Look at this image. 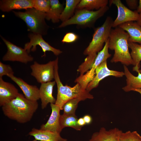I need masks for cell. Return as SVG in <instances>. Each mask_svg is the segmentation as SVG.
I'll return each mask as SVG.
<instances>
[{
  "label": "cell",
  "instance_id": "obj_1",
  "mask_svg": "<svg viewBox=\"0 0 141 141\" xmlns=\"http://www.w3.org/2000/svg\"><path fill=\"white\" fill-rule=\"evenodd\" d=\"M38 106L37 101L29 100L19 93L16 98L2 107L6 116L19 123L24 124L31 120Z\"/></svg>",
  "mask_w": 141,
  "mask_h": 141
},
{
  "label": "cell",
  "instance_id": "obj_2",
  "mask_svg": "<svg viewBox=\"0 0 141 141\" xmlns=\"http://www.w3.org/2000/svg\"><path fill=\"white\" fill-rule=\"evenodd\" d=\"M128 33L119 27L111 29L109 37V49L114 53L110 60L112 63L120 62L126 66L133 64L128 50Z\"/></svg>",
  "mask_w": 141,
  "mask_h": 141
},
{
  "label": "cell",
  "instance_id": "obj_3",
  "mask_svg": "<svg viewBox=\"0 0 141 141\" xmlns=\"http://www.w3.org/2000/svg\"><path fill=\"white\" fill-rule=\"evenodd\" d=\"M55 61L54 79L57 85V93L55 104L59 107L61 110L63 109L64 104L72 99L79 97L85 99L93 98V96L86 90L83 89L78 83H77L73 87L64 85L60 80L58 74V57L55 60Z\"/></svg>",
  "mask_w": 141,
  "mask_h": 141
},
{
  "label": "cell",
  "instance_id": "obj_4",
  "mask_svg": "<svg viewBox=\"0 0 141 141\" xmlns=\"http://www.w3.org/2000/svg\"><path fill=\"white\" fill-rule=\"evenodd\" d=\"M15 16L22 20L26 23L27 31L36 34L45 35L49 26L45 21V13L30 8L24 12L13 10Z\"/></svg>",
  "mask_w": 141,
  "mask_h": 141
},
{
  "label": "cell",
  "instance_id": "obj_5",
  "mask_svg": "<svg viewBox=\"0 0 141 141\" xmlns=\"http://www.w3.org/2000/svg\"><path fill=\"white\" fill-rule=\"evenodd\" d=\"M109 9V7L107 6L96 11L85 8L77 9L72 17L62 22L58 28H63L72 25H76L82 27H92L96 21L102 16Z\"/></svg>",
  "mask_w": 141,
  "mask_h": 141
},
{
  "label": "cell",
  "instance_id": "obj_6",
  "mask_svg": "<svg viewBox=\"0 0 141 141\" xmlns=\"http://www.w3.org/2000/svg\"><path fill=\"white\" fill-rule=\"evenodd\" d=\"M113 21L111 17L108 16L103 24L95 29L91 42L84 51V55L97 54L102 49L109 38Z\"/></svg>",
  "mask_w": 141,
  "mask_h": 141
},
{
  "label": "cell",
  "instance_id": "obj_7",
  "mask_svg": "<svg viewBox=\"0 0 141 141\" xmlns=\"http://www.w3.org/2000/svg\"><path fill=\"white\" fill-rule=\"evenodd\" d=\"M5 44L7 51L2 57L4 61H17L26 64L33 61V57L24 48L17 46L1 36Z\"/></svg>",
  "mask_w": 141,
  "mask_h": 141
},
{
  "label": "cell",
  "instance_id": "obj_8",
  "mask_svg": "<svg viewBox=\"0 0 141 141\" xmlns=\"http://www.w3.org/2000/svg\"><path fill=\"white\" fill-rule=\"evenodd\" d=\"M55 60L45 64H41L35 61L31 65V75L37 81L42 84L51 81L55 78Z\"/></svg>",
  "mask_w": 141,
  "mask_h": 141
},
{
  "label": "cell",
  "instance_id": "obj_9",
  "mask_svg": "<svg viewBox=\"0 0 141 141\" xmlns=\"http://www.w3.org/2000/svg\"><path fill=\"white\" fill-rule=\"evenodd\" d=\"M108 41L106 42L102 49L98 52L94 63L89 70L85 74L80 75L75 80V82L79 83L84 89H86L88 84L94 77L97 67L111 56V55L108 52Z\"/></svg>",
  "mask_w": 141,
  "mask_h": 141
},
{
  "label": "cell",
  "instance_id": "obj_10",
  "mask_svg": "<svg viewBox=\"0 0 141 141\" xmlns=\"http://www.w3.org/2000/svg\"><path fill=\"white\" fill-rule=\"evenodd\" d=\"M109 2L110 6L112 4H114L118 9V15L113 21V27H117L127 22L136 21L138 19L139 13L136 10L133 11L128 9L120 0H110L109 1Z\"/></svg>",
  "mask_w": 141,
  "mask_h": 141
},
{
  "label": "cell",
  "instance_id": "obj_11",
  "mask_svg": "<svg viewBox=\"0 0 141 141\" xmlns=\"http://www.w3.org/2000/svg\"><path fill=\"white\" fill-rule=\"evenodd\" d=\"M28 37L30 41L25 44L24 48L29 53L31 51H36L37 45L41 47L45 56L46 51H51L56 56L58 55L62 52L60 49L51 46L44 40L41 35L30 33L28 34Z\"/></svg>",
  "mask_w": 141,
  "mask_h": 141
},
{
  "label": "cell",
  "instance_id": "obj_12",
  "mask_svg": "<svg viewBox=\"0 0 141 141\" xmlns=\"http://www.w3.org/2000/svg\"><path fill=\"white\" fill-rule=\"evenodd\" d=\"M125 75L124 72L111 70L107 67V60L99 64L96 68L95 75L92 80L89 83L86 90L89 92L98 86L100 81L106 77L112 76L121 77Z\"/></svg>",
  "mask_w": 141,
  "mask_h": 141
},
{
  "label": "cell",
  "instance_id": "obj_13",
  "mask_svg": "<svg viewBox=\"0 0 141 141\" xmlns=\"http://www.w3.org/2000/svg\"><path fill=\"white\" fill-rule=\"evenodd\" d=\"M7 76L19 86L27 99L34 101H37L40 99L39 89L36 86L30 85L13 74H9Z\"/></svg>",
  "mask_w": 141,
  "mask_h": 141
},
{
  "label": "cell",
  "instance_id": "obj_14",
  "mask_svg": "<svg viewBox=\"0 0 141 141\" xmlns=\"http://www.w3.org/2000/svg\"><path fill=\"white\" fill-rule=\"evenodd\" d=\"M18 90L12 84L5 81L0 78V106L2 107L16 98Z\"/></svg>",
  "mask_w": 141,
  "mask_h": 141
},
{
  "label": "cell",
  "instance_id": "obj_15",
  "mask_svg": "<svg viewBox=\"0 0 141 141\" xmlns=\"http://www.w3.org/2000/svg\"><path fill=\"white\" fill-rule=\"evenodd\" d=\"M52 110L51 115L47 122L42 125L40 129L43 130H48L60 133L62 129L60 124L61 110L59 107L54 103H50Z\"/></svg>",
  "mask_w": 141,
  "mask_h": 141
},
{
  "label": "cell",
  "instance_id": "obj_16",
  "mask_svg": "<svg viewBox=\"0 0 141 141\" xmlns=\"http://www.w3.org/2000/svg\"><path fill=\"white\" fill-rule=\"evenodd\" d=\"M122 132L116 128L107 130L102 127L98 132L93 133L89 141H120Z\"/></svg>",
  "mask_w": 141,
  "mask_h": 141
},
{
  "label": "cell",
  "instance_id": "obj_17",
  "mask_svg": "<svg viewBox=\"0 0 141 141\" xmlns=\"http://www.w3.org/2000/svg\"><path fill=\"white\" fill-rule=\"evenodd\" d=\"M33 0H1L0 1V9L8 12L14 9L26 10L33 8Z\"/></svg>",
  "mask_w": 141,
  "mask_h": 141
},
{
  "label": "cell",
  "instance_id": "obj_18",
  "mask_svg": "<svg viewBox=\"0 0 141 141\" xmlns=\"http://www.w3.org/2000/svg\"><path fill=\"white\" fill-rule=\"evenodd\" d=\"M56 83L55 81L41 84L39 93L42 109L46 108L49 103H55L56 99L52 95V92Z\"/></svg>",
  "mask_w": 141,
  "mask_h": 141
},
{
  "label": "cell",
  "instance_id": "obj_19",
  "mask_svg": "<svg viewBox=\"0 0 141 141\" xmlns=\"http://www.w3.org/2000/svg\"><path fill=\"white\" fill-rule=\"evenodd\" d=\"M60 133L48 130L33 128L28 135L33 136L35 139L40 141H67L61 137Z\"/></svg>",
  "mask_w": 141,
  "mask_h": 141
},
{
  "label": "cell",
  "instance_id": "obj_20",
  "mask_svg": "<svg viewBox=\"0 0 141 141\" xmlns=\"http://www.w3.org/2000/svg\"><path fill=\"white\" fill-rule=\"evenodd\" d=\"M118 27L128 33L129 36L128 42L138 43L141 44V27L136 22H127Z\"/></svg>",
  "mask_w": 141,
  "mask_h": 141
},
{
  "label": "cell",
  "instance_id": "obj_21",
  "mask_svg": "<svg viewBox=\"0 0 141 141\" xmlns=\"http://www.w3.org/2000/svg\"><path fill=\"white\" fill-rule=\"evenodd\" d=\"M124 68L126 84L122 88L123 90L126 92H128L141 89V73L138 72V75L135 76L130 72L126 66L124 65Z\"/></svg>",
  "mask_w": 141,
  "mask_h": 141
},
{
  "label": "cell",
  "instance_id": "obj_22",
  "mask_svg": "<svg viewBox=\"0 0 141 141\" xmlns=\"http://www.w3.org/2000/svg\"><path fill=\"white\" fill-rule=\"evenodd\" d=\"M50 6L48 12L45 13V19L51 20L54 23L59 22L64 9L63 5L58 0H50Z\"/></svg>",
  "mask_w": 141,
  "mask_h": 141
},
{
  "label": "cell",
  "instance_id": "obj_23",
  "mask_svg": "<svg viewBox=\"0 0 141 141\" xmlns=\"http://www.w3.org/2000/svg\"><path fill=\"white\" fill-rule=\"evenodd\" d=\"M108 2V0H81L76 9L85 8L91 10L94 9L97 10L107 6Z\"/></svg>",
  "mask_w": 141,
  "mask_h": 141
},
{
  "label": "cell",
  "instance_id": "obj_24",
  "mask_svg": "<svg viewBox=\"0 0 141 141\" xmlns=\"http://www.w3.org/2000/svg\"><path fill=\"white\" fill-rule=\"evenodd\" d=\"M128 47L131 50V55L133 62V70L136 72L140 68L141 61V44L137 43L128 42Z\"/></svg>",
  "mask_w": 141,
  "mask_h": 141
},
{
  "label": "cell",
  "instance_id": "obj_25",
  "mask_svg": "<svg viewBox=\"0 0 141 141\" xmlns=\"http://www.w3.org/2000/svg\"><path fill=\"white\" fill-rule=\"evenodd\" d=\"M78 118L74 114L61 115L60 119V124L61 128L62 130L66 127H70L73 128L77 130H80L82 127L78 123Z\"/></svg>",
  "mask_w": 141,
  "mask_h": 141
},
{
  "label": "cell",
  "instance_id": "obj_26",
  "mask_svg": "<svg viewBox=\"0 0 141 141\" xmlns=\"http://www.w3.org/2000/svg\"><path fill=\"white\" fill-rule=\"evenodd\" d=\"M80 0H66L65 7L61 14L60 20L62 22L66 21L72 17L74 15L76 9Z\"/></svg>",
  "mask_w": 141,
  "mask_h": 141
},
{
  "label": "cell",
  "instance_id": "obj_27",
  "mask_svg": "<svg viewBox=\"0 0 141 141\" xmlns=\"http://www.w3.org/2000/svg\"><path fill=\"white\" fill-rule=\"evenodd\" d=\"M85 99L82 97H77L70 99L66 102L63 107V114L69 115L75 114L79 102Z\"/></svg>",
  "mask_w": 141,
  "mask_h": 141
},
{
  "label": "cell",
  "instance_id": "obj_28",
  "mask_svg": "<svg viewBox=\"0 0 141 141\" xmlns=\"http://www.w3.org/2000/svg\"><path fill=\"white\" fill-rule=\"evenodd\" d=\"M97 54H94L88 55L85 61L77 69L78 72L80 73V76L88 71L91 68L97 56Z\"/></svg>",
  "mask_w": 141,
  "mask_h": 141
},
{
  "label": "cell",
  "instance_id": "obj_29",
  "mask_svg": "<svg viewBox=\"0 0 141 141\" xmlns=\"http://www.w3.org/2000/svg\"><path fill=\"white\" fill-rule=\"evenodd\" d=\"M120 141H141V136L136 131L122 132L120 136Z\"/></svg>",
  "mask_w": 141,
  "mask_h": 141
},
{
  "label": "cell",
  "instance_id": "obj_30",
  "mask_svg": "<svg viewBox=\"0 0 141 141\" xmlns=\"http://www.w3.org/2000/svg\"><path fill=\"white\" fill-rule=\"evenodd\" d=\"M50 6V0H33V8L39 11L46 13Z\"/></svg>",
  "mask_w": 141,
  "mask_h": 141
},
{
  "label": "cell",
  "instance_id": "obj_31",
  "mask_svg": "<svg viewBox=\"0 0 141 141\" xmlns=\"http://www.w3.org/2000/svg\"><path fill=\"white\" fill-rule=\"evenodd\" d=\"M14 74L11 67L9 64H5L0 62V78H2L4 75L7 76L9 74Z\"/></svg>",
  "mask_w": 141,
  "mask_h": 141
},
{
  "label": "cell",
  "instance_id": "obj_32",
  "mask_svg": "<svg viewBox=\"0 0 141 141\" xmlns=\"http://www.w3.org/2000/svg\"><path fill=\"white\" fill-rule=\"evenodd\" d=\"M78 37V36L74 33L67 32L64 36L61 42L63 43H72L77 40Z\"/></svg>",
  "mask_w": 141,
  "mask_h": 141
},
{
  "label": "cell",
  "instance_id": "obj_33",
  "mask_svg": "<svg viewBox=\"0 0 141 141\" xmlns=\"http://www.w3.org/2000/svg\"><path fill=\"white\" fill-rule=\"evenodd\" d=\"M126 3L130 9H137L138 5V1L137 0H126Z\"/></svg>",
  "mask_w": 141,
  "mask_h": 141
},
{
  "label": "cell",
  "instance_id": "obj_34",
  "mask_svg": "<svg viewBox=\"0 0 141 141\" xmlns=\"http://www.w3.org/2000/svg\"><path fill=\"white\" fill-rule=\"evenodd\" d=\"M83 118L86 124H89L91 123L92 121V118L91 116L89 115H84Z\"/></svg>",
  "mask_w": 141,
  "mask_h": 141
},
{
  "label": "cell",
  "instance_id": "obj_35",
  "mask_svg": "<svg viewBox=\"0 0 141 141\" xmlns=\"http://www.w3.org/2000/svg\"><path fill=\"white\" fill-rule=\"evenodd\" d=\"M78 123L79 126L81 127L86 125L83 118H80L78 119Z\"/></svg>",
  "mask_w": 141,
  "mask_h": 141
},
{
  "label": "cell",
  "instance_id": "obj_36",
  "mask_svg": "<svg viewBox=\"0 0 141 141\" xmlns=\"http://www.w3.org/2000/svg\"><path fill=\"white\" fill-rule=\"evenodd\" d=\"M136 10L139 13L141 12V0L138 1V5Z\"/></svg>",
  "mask_w": 141,
  "mask_h": 141
},
{
  "label": "cell",
  "instance_id": "obj_37",
  "mask_svg": "<svg viewBox=\"0 0 141 141\" xmlns=\"http://www.w3.org/2000/svg\"><path fill=\"white\" fill-rule=\"evenodd\" d=\"M136 22L141 27V12L139 13V18Z\"/></svg>",
  "mask_w": 141,
  "mask_h": 141
},
{
  "label": "cell",
  "instance_id": "obj_38",
  "mask_svg": "<svg viewBox=\"0 0 141 141\" xmlns=\"http://www.w3.org/2000/svg\"><path fill=\"white\" fill-rule=\"evenodd\" d=\"M134 91L138 92L141 95V89H136L134 90Z\"/></svg>",
  "mask_w": 141,
  "mask_h": 141
},
{
  "label": "cell",
  "instance_id": "obj_39",
  "mask_svg": "<svg viewBox=\"0 0 141 141\" xmlns=\"http://www.w3.org/2000/svg\"><path fill=\"white\" fill-rule=\"evenodd\" d=\"M139 72L141 73V69H139L138 71L137 72Z\"/></svg>",
  "mask_w": 141,
  "mask_h": 141
},
{
  "label": "cell",
  "instance_id": "obj_40",
  "mask_svg": "<svg viewBox=\"0 0 141 141\" xmlns=\"http://www.w3.org/2000/svg\"><path fill=\"white\" fill-rule=\"evenodd\" d=\"M37 140H36V139H35L32 140V141H37Z\"/></svg>",
  "mask_w": 141,
  "mask_h": 141
}]
</instances>
